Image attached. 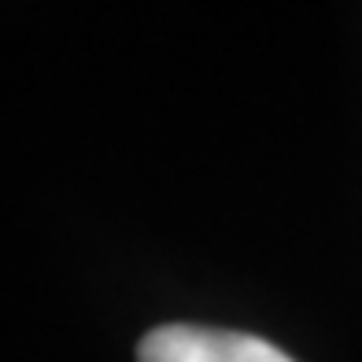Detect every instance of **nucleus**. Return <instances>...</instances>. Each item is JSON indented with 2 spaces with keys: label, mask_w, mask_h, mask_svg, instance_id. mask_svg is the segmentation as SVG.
Listing matches in <instances>:
<instances>
[{
  "label": "nucleus",
  "mask_w": 362,
  "mask_h": 362,
  "mask_svg": "<svg viewBox=\"0 0 362 362\" xmlns=\"http://www.w3.org/2000/svg\"><path fill=\"white\" fill-rule=\"evenodd\" d=\"M137 362H292L281 348L252 333L211 325H159L137 344Z\"/></svg>",
  "instance_id": "f257e3e1"
}]
</instances>
